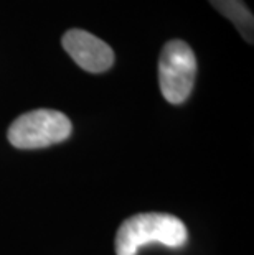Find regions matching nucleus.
Instances as JSON below:
<instances>
[{
  "label": "nucleus",
  "mask_w": 254,
  "mask_h": 255,
  "mask_svg": "<svg viewBox=\"0 0 254 255\" xmlns=\"http://www.w3.org/2000/svg\"><path fill=\"white\" fill-rule=\"evenodd\" d=\"M185 224L172 214L144 213L126 219L116 234V254L136 255L140 247L162 244L180 247L187 242Z\"/></svg>",
  "instance_id": "f257e3e1"
},
{
  "label": "nucleus",
  "mask_w": 254,
  "mask_h": 255,
  "mask_svg": "<svg viewBox=\"0 0 254 255\" xmlns=\"http://www.w3.org/2000/svg\"><path fill=\"white\" fill-rule=\"evenodd\" d=\"M71 133V121L53 109L30 111L15 119L8 127L7 138L15 148H45L66 140Z\"/></svg>",
  "instance_id": "f03ea898"
},
{
  "label": "nucleus",
  "mask_w": 254,
  "mask_h": 255,
  "mask_svg": "<svg viewBox=\"0 0 254 255\" xmlns=\"http://www.w3.org/2000/svg\"><path fill=\"white\" fill-rule=\"evenodd\" d=\"M197 76L195 53L185 41L165 43L159 59V83L165 101L182 104L192 94Z\"/></svg>",
  "instance_id": "7ed1b4c3"
},
{
  "label": "nucleus",
  "mask_w": 254,
  "mask_h": 255,
  "mask_svg": "<svg viewBox=\"0 0 254 255\" xmlns=\"http://www.w3.org/2000/svg\"><path fill=\"white\" fill-rule=\"evenodd\" d=\"M61 45L73 61L88 73H104L114 64L111 46L86 30H68L63 35Z\"/></svg>",
  "instance_id": "20e7f679"
},
{
  "label": "nucleus",
  "mask_w": 254,
  "mask_h": 255,
  "mask_svg": "<svg viewBox=\"0 0 254 255\" xmlns=\"http://www.w3.org/2000/svg\"><path fill=\"white\" fill-rule=\"evenodd\" d=\"M210 2L240 30V33L248 43H253L254 18L251 10L246 7L243 0H210Z\"/></svg>",
  "instance_id": "39448f33"
}]
</instances>
